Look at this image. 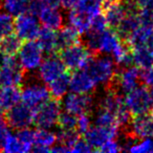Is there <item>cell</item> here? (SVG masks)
<instances>
[{"mask_svg":"<svg viewBox=\"0 0 153 153\" xmlns=\"http://www.w3.org/2000/svg\"><path fill=\"white\" fill-rule=\"evenodd\" d=\"M17 60L24 71L35 72L44 59V51L36 40L24 41L17 53Z\"/></svg>","mask_w":153,"mask_h":153,"instance_id":"obj_3","label":"cell"},{"mask_svg":"<svg viewBox=\"0 0 153 153\" xmlns=\"http://www.w3.org/2000/svg\"><path fill=\"white\" fill-rule=\"evenodd\" d=\"M140 18L138 13L131 11L130 7L129 12L127 13V15L125 16L122 22L119 24V26L117 27V32L119 33V35L121 36L122 39H127V37L133 32L135 28H137L140 25Z\"/></svg>","mask_w":153,"mask_h":153,"instance_id":"obj_27","label":"cell"},{"mask_svg":"<svg viewBox=\"0 0 153 153\" xmlns=\"http://www.w3.org/2000/svg\"><path fill=\"white\" fill-rule=\"evenodd\" d=\"M56 143H57V133L53 131V129L38 128L37 130H35L32 151L39 153L49 152Z\"/></svg>","mask_w":153,"mask_h":153,"instance_id":"obj_20","label":"cell"},{"mask_svg":"<svg viewBox=\"0 0 153 153\" xmlns=\"http://www.w3.org/2000/svg\"><path fill=\"white\" fill-rule=\"evenodd\" d=\"M20 102V90L17 86H2L0 88V114Z\"/></svg>","mask_w":153,"mask_h":153,"instance_id":"obj_24","label":"cell"},{"mask_svg":"<svg viewBox=\"0 0 153 153\" xmlns=\"http://www.w3.org/2000/svg\"><path fill=\"white\" fill-rule=\"evenodd\" d=\"M10 132V126L7 125L5 119H3L2 115L0 114V150H1V146L4 140L5 136L9 134Z\"/></svg>","mask_w":153,"mask_h":153,"instance_id":"obj_41","label":"cell"},{"mask_svg":"<svg viewBox=\"0 0 153 153\" xmlns=\"http://www.w3.org/2000/svg\"><path fill=\"white\" fill-rule=\"evenodd\" d=\"M22 44V40L16 34H10L0 41V51L7 57H15L19 51Z\"/></svg>","mask_w":153,"mask_h":153,"instance_id":"obj_30","label":"cell"},{"mask_svg":"<svg viewBox=\"0 0 153 153\" xmlns=\"http://www.w3.org/2000/svg\"><path fill=\"white\" fill-rule=\"evenodd\" d=\"M0 86H1V83H0Z\"/></svg>","mask_w":153,"mask_h":153,"instance_id":"obj_48","label":"cell"},{"mask_svg":"<svg viewBox=\"0 0 153 153\" xmlns=\"http://www.w3.org/2000/svg\"><path fill=\"white\" fill-rule=\"evenodd\" d=\"M47 85L37 80H30L26 83L23 82V87L20 90V101L36 110L40 105L49 100Z\"/></svg>","mask_w":153,"mask_h":153,"instance_id":"obj_6","label":"cell"},{"mask_svg":"<svg viewBox=\"0 0 153 153\" xmlns=\"http://www.w3.org/2000/svg\"><path fill=\"white\" fill-rule=\"evenodd\" d=\"M25 80V71L15 57L5 56L0 66L1 86H20Z\"/></svg>","mask_w":153,"mask_h":153,"instance_id":"obj_11","label":"cell"},{"mask_svg":"<svg viewBox=\"0 0 153 153\" xmlns=\"http://www.w3.org/2000/svg\"><path fill=\"white\" fill-rule=\"evenodd\" d=\"M84 68L89 72L98 86H108L113 82L117 74V64L107 55L91 58Z\"/></svg>","mask_w":153,"mask_h":153,"instance_id":"obj_2","label":"cell"},{"mask_svg":"<svg viewBox=\"0 0 153 153\" xmlns=\"http://www.w3.org/2000/svg\"><path fill=\"white\" fill-rule=\"evenodd\" d=\"M123 1H126V2H127V1H130V0H123Z\"/></svg>","mask_w":153,"mask_h":153,"instance_id":"obj_47","label":"cell"},{"mask_svg":"<svg viewBox=\"0 0 153 153\" xmlns=\"http://www.w3.org/2000/svg\"><path fill=\"white\" fill-rule=\"evenodd\" d=\"M61 100L62 109L74 115L88 112L94 105V99L89 94H76L69 91Z\"/></svg>","mask_w":153,"mask_h":153,"instance_id":"obj_13","label":"cell"},{"mask_svg":"<svg viewBox=\"0 0 153 153\" xmlns=\"http://www.w3.org/2000/svg\"><path fill=\"white\" fill-rule=\"evenodd\" d=\"M99 150L104 153H117L120 151H123V147H122V144L119 140L111 138V140H107L105 144H103L99 148Z\"/></svg>","mask_w":153,"mask_h":153,"instance_id":"obj_37","label":"cell"},{"mask_svg":"<svg viewBox=\"0 0 153 153\" xmlns=\"http://www.w3.org/2000/svg\"><path fill=\"white\" fill-rule=\"evenodd\" d=\"M114 82L117 89L122 94H127L128 91L140 85V69L135 65L123 66L120 71L115 74Z\"/></svg>","mask_w":153,"mask_h":153,"instance_id":"obj_16","label":"cell"},{"mask_svg":"<svg viewBox=\"0 0 153 153\" xmlns=\"http://www.w3.org/2000/svg\"><path fill=\"white\" fill-rule=\"evenodd\" d=\"M35 109L20 101L5 112V121L11 128L16 130L27 128L34 124Z\"/></svg>","mask_w":153,"mask_h":153,"instance_id":"obj_10","label":"cell"},{"mask_svg":"<svg viewBox=\"0 0 153 153\" xmlns=\"http://www.w3.org/2000/svg\"><path fill=\"white\" fill-rule=\"evenodd\" d=\"M84 44L91 53L111 57L124 43L117 30L107 27L104 30H88L84 34Z\"/></svg>","mask_w":153,"mask_h":153,"instance_id":"obj_1","label":"cell"},{"mask_svg":"<svg viewBox=\"0 0 153 153\" xmlns=\"http://www.w3.org/2000/svg\"><path fill=\"white\" fill-rule=\"evenodd\" d=\"M94 122L88 112L82 113V114L76 115V131L79 134H85L89 130V128L92 126Z\"/></svg>","mask_w":153,"mask_h":153,"instance_id":"obj_36","label":"cell"},{"mask_svg":"<svg viewBox=\"0 0 153 153\" xmlns=\"http://www.w3.org/2000/svg\"><path fill=\"white\" fill-rule=\"evenodd\" d=\"M41 5H51V7H60L61 5V0H35L32 5L30 12H34L38 7Z\"/></svg>","mask_w":153,"mask_h":153,"instance_id":"obj_40","label":"cell"},{"mask_svg":"<svg viewBox=\"0 0 153 153\" xmlns=\"http://www.w3.org/2000/svg\"><path fill=\"white\" fill-rule=\"evenodd\" d=\"M65 71L66 67L61 58L55 53H51L46 58L44 57L41 65L37 69V74L39 81L47 85Z\"/></svg>","mask_w":153,"mask_h":153,"instance_id":"obj_12","label":"cell"},{"mask_svg":"<svg viewBox=\"0 0 153 153\" xmlns=\"http://www.w3.org/2000/svg\"><path fill=\"white\" fill-rule=\"evenodd\" d=\"M37 42L43 49L44 53L51 55L56 53L60 49L59 41H58L57 30H49V28H41L40 34L37 37Z\"/></svg>","mask_w":153,"mask_h":153,"instance_id":"obj_22","label":"cell"},{"mask_svg":"<svg viewBox=\"0 0 153 153\" xmlns=\"http://www.w3.org/2000/svg\"><path fill=\"white\" fill-rule=\"evenodd\" d=\"M42 28L38 17L32 12H26L16 16L14 32L22 41L36 40Z\"/></svg>","mask_w":153,"mask_h":153,"instance_id":"obj_9","label":"cell"},{"mask_svg":"<svg viewBox=\"0 0 153 153\" xmlns=\"http://www.w3.org/2000/svg\"><path fill=\"white\" fill-rule=\"evenodd\" d=\"M58 30L59 32L57 33V36H58V41H59L60 49L79 42L80 34L76 30H74L71 26L68 25V24L65 26L63 25Z\"/></svg>","mask_w":153,"mask_h":153,"instance_id":"obj_31","label":"cell"},{"mask_svg":"<svg viewBox=\"0 0 153 153\" xmlns=\"http://www.w3.org/2000/svg\"><path fill=\"white\" fill-rule=\"evenodd\" d=\"M1 150L7 153H26L32 151V149L20 140L17 133L9 132L2 143Z\"/></svg>","mask_w":153,"mask_h":153,"instance_id":"obj_29","label":"cell"},{"mask_svg":"<svg viewBox=\"0 0 153 153\" xmlns=\"http://www.w3.org/2000/svg\"><path fill=\"white\" fill-rule=\"evenodd\" d=\"M106 110L110 111L117 120L120 126H126L130 122V113L122 98L117 92L113 90H108L104 92L99 100V106Z\"/></svg>","mask_w":153,"mask_h":153,"instance_id":"obj_5","label":"cell"},{"mask_svg":"<svg viewBox=\"0 0 153 153\" xmlns=\"http://www.w3.org/2000/svg\"><path fill=\"white\" fill-rule=\"evenodd\" d=\"M150 97H151V109L150 110H152V112H153V88H151V90H150Z\"/></svg>","mask_w":153,"mask_h":153,"instance_id":"obj_44","label":"cell"},{"mask_svg":"<svg viewBox=\"0 0 153 153\" xmlns=\"http://www.w3.org/2000/svg\"><path fill=\"white\" fill-rule=\"evenodd\" d=\"M60 58L65 65L66 69L74 71L84 68L87 65L89 60L91 59V51L85 46V44L76 42L69 46L61 48Z\"/></svg>","mask_w":153,"mask_h":153,"instance_id":"obj_4","label":"cell"},{"mask_svg":"<svg viewBox=\"0 0 153 153\" xmlns=\"http://www.w3.org/2000/svg\"><path fill=\"white\" fill-rule=\"evenodd\" d=\"M140 81L147 87L153 88V66L143 69L140 71Z\"/></svg>","mask_w":153,"mask_h":153,"instance_id":"obj_39","label":"cell"},{"mask_svg":"<svg viewBox=\"0 0 153 153\" xmlns=\"http://www.w3.org/2000/svg\"><path fill=\"white\" fill-rule=\"evenodd\" d=\"M123 150L132 153H150L153 152V137L144 138H127L121 142Z\"/></svg>","mask_w":153,"mask_h":153,"instance_id":"obj_25","label":"cell"},{"mask_svg":"<svg viewBox=\"0 0 153 153\" xmlns=\"http://www.w3.org/2000/svg\"><path fill=\"white\" fill-rule=\"evenodd\" d=\"M97 87V83L85 68L74 70V72L69 76L70 91L90 94Z\"/></svg>","mask_w":153,"mask_h":153,"instance_id":"obj_17","label":"cell"},{"mask_svg":"<svg viewBox=\"0 0 153 153\" xmlns=\"http://www.w3.org/2000/svg\"><path fill=\"white\" fill-rule=\"evenodd\" d=\"M124 102L131 115L147 113L151 109L150 91L147 86L137 85L135 88L125 94Z\"/></svg>","mask_w":153,"mask_h":153,"instance_id":"obj_7","label":"cell"},{"mask_svg":"<svg viewBox=\"0 0 153 153\" xmlns=\"http://www.w3.org/2000/svg\"><path fill=\"white\" fill-rule=\"evenodd\" d=\"M92 18L89 17L87 14L82 12L78 7L69 9L66 15V21L69 26L76 30L80 35H84L89 30L90 21Z\"/></svg>","mask_w":153,"mask_h":153,"instance_id":"obj_21","label":"cell"},{"mask_svg":"<svg viewBox=\"0 0 153 153\" xmlns=\"http://www.w3.org/2000/svg\"><path fill=\"white\" fill-rule=\"evenodd\" d=\"M129 10L130 7L127 3L123 2V0L122 1L114 0L112 2L105 4L103 16H104L109 27L115 30L122 22V20L125 18V16L127 15Z\"/></svg>","mask_w":153,"mask_h":153,"instance_id":"obj_19","label":"cell"},{"mask_svg":"<svg viewBox=\"0 0 153 153\" xmlns=\"http://www.w3.org/2000/svg\"><path fill=\"white\" fill-rule=\"evenodd\" d=\"M134 7H136L140 10L150 9L153 7V0H132Z\"/></svg>","mask_w":153,"mask_h":153,"instance_id":"obj_42","label":"cell"},{"mask_svg":"<svg viewBox=\"0 0 153 153\" xmlns=\"http://www.w3.org/2000/svg\"><path fill=\"white\" fill-rule=\"evenodd\" d=\"M4 58H5V56L3 55V53H2V51H0V66H1V64H2L3 60H4Z\"/></svg>","mask_w":153,"mask_h":153,"instance_id":"obj_45","label":"cell"},{"mask_svg":"<svg viewBox=\"0 0 153 153\" xmlns=\"http://www.w3.org/2000/svg\"><path fill=\"white\" fill-rule=\"evenodd\" d=\"M62 112L61 103L57 100H47L35 110L34 124L42 129H53L57 126L58 120Z\"/></svg>","mask_w":153,"mask_h":153,"instance_id":"obj_8","label":"cell"},{"mask_svg":"<svg viewBox=\"0 0 153 153\" xmlns=\"http://www.w3.org/2000/svg\"><path fill=\"white\" fill-rule=\"evenodd\" d=\"M81 0H61V5L65 9L69 10L72 9V7H76L79 4Z\"/></svg>","mask_w":153,"mask_h":153,"instance_id":"obj_43","label":"cell"},{"mask_svg":"<svg viewBox=\"0 0 153 153\" xmlns=\"http://www.w3.org/2000/svg\"><path fill=\"white\" fill-rule=\"evenodd\" d=\"M132 64L140 69L153 66V51L147 45H136L131 48Z\"/></svg>","mask_w":153,"mask_h":153,"instance_id":"obj_23","label":"cell"},{"mask_svg":"<svg viewBox=\"0 0 153 153\" xmlns=\"http://www.w3.org/2000/svg\"><path fill=\"white\" fill-rule=\"evenodd\" d=\"M14 16L0 7V41L14 33Z\"/></svg>","mask_w":153,"mask_h":153,"instance_id":"obj_33","label":"cell"},{"mask_svg":"<svg viewBox=\"0 0 153 153\" xmlns=\"http://www.w3.org/2000/svg\"><path fill=\"white\" fill-rule=\"evenodd\" d=\"M103 7L104 5L100 0H81L79 4L74 7H78L82 12L87 14L89 17L94 18V16L102 14Z\"/></svg>","mask_w":153,"mask_h":153,"instance_id":"obj_34","label":"cell"},{"mask_svg":"<svg viewBox=\"0 0 153 153\" xmlns=\"http://www.w3.org/2000/svg\"><path fill=\"white\" fill-rule=\"evenodd\" d=\"M128 124L130 133L135 138L153 137V114L147 112L134 115Z\"/></svg>","mask_w":153,"mask_h":153,"instance_id":"obj_18","label":"cell"},{"mask_svg":"<svg viewBox=\"0 0 153 153\" xmlns=\"http://www.w3.org/2000/svg\"><path fill=\"white\" fill-rule=\"evenodd\" d=\"M35 0H0V7L16 17L26 12H30Z\"/></svg>","mask_w":153,"mask_h":153,"instance_id":"obj_28","label":"cell"},{"mask_svg":"<svg viewBox=\"0 0 153 153\" xmlns=\"http://www.w3.org/2000/svg\"><path fill=\"white\" fill-rule=\"evenodd\" d=\"M120 127L117 126H102L92 124L87 132L84 134L85 140L94 150H99L103 144L111 138H117L119 136Z\"/></svg>","mask_w":153,"mask_h":153,"instance_id":"obj_14","label":"cell"},{"mask_svg":"<svg viewBox=\"0 0 153 153\" xmlns=\"http://www.w3.org/2000/svg\"><path fill=\"white\" fill-rule=\"evenodd\" d=\"M57 125L61 130H76V115L63 111L60 114Z\"/></svg>","mask_w":153,"mask_h":153,"instance_id":"obj_35","label":"cell"},{"mask_svg":"<svg viewBox=\"0 0 153 153\" xmlns=\"http://www.w3.org/2000/svg\"><path fill=\"white\" fill-rule=\"evenodd\" d=\"M33 13L38 17L42 27L58 30L64 25L65 16L59 7L41 5L37 7Z\"/></svg>","mask_w":153,"mask_h":153,"instance_id":"obj_15","label":"cell"},{"mask_svg":"<svg viewBox=\"0 0 153 153\" xmlns=\"http://www.w3.org/2000/svg\"><path fill=\"white\" fill-rule=\"evenodd\" d=\"M94 151V148L86 142V140H82V138H78L76 142L72 144L70 147L69 152L71 153H89Z\"/></svg>","mask_w":153,"mask_h":153,"instance_id":"obj_38","label":"cell"},{"mask_svg":"<svg viewBox=\"0 0 153 153\" xmlns=\"http://www.w3.org/2000/svg\"><path fill=\"white\" fill-rule=\"evenodd\" d=\"M94 124L97 125H102V126H117V127H121L117 123V120L110 111L106 110L104 108L98 107L96 113H94V117L92 120Z\"/></svg>","mask_w":153,"mask_h":153,"instance_id":"obj_32","label":"cell"},{"mask_svg":"<svg viewBox=\"0 0 153 153\" xmlns=\"http://www.w3.org/2000/svg\"><path fill=\"white\" fill-rule=\"evenodd\" d=\"M100 1L103 3V5H105V4H107V3H109V2H112V1H114V0H100Z\"/></svg>","mask_w":153,"mask_h":153,"instance_id":"obj_46","label":"cell"},{"mask_svg":"<svg viewBox=\"0 0 153 153\" xmlns=\"http://www.w3.org/2000/svg\"><path fill=\"white\" fill-rule=\"evenodd\" d=\"M69 76L70 74H68L65 71L61 76H58L57 79H55L51 83L47 84V88H48L51 97L55 98L56 100H60L70 91Z\"/></svg>","mask_w":153,"mask_h":153,"instance_id":"obj_26","label":"cell"}]
</instances>
